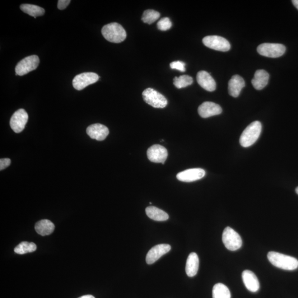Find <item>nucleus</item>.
I'll return each mask as SVG.
<instances>
[{
	"label": "nucleus",
	"instance_id": "f257e3e1",
	"mask_svg": "<svg viewBox=\"0 0 298 298\" xmlns=\"http://www.w3.org/2000/svg\"><path fill=\"white\" fill-rule=\"evenodd\" d=\"M269 261L273 266L287 271H293L298 268V260L292 256L271 251L267 255Z\"/></svg>",
	"mask_w": 298,
	"mask_h": 298
},
{
	"label": "nucleus",
	"instance_id": "f03ea898",
	"mask_svg": "<svg viewBox=\"0 0 298 298\" xmlns=\"http://www.w3.org/2000/svg\"><path fill=\"white\" fill-rule=\"evenodd\" d=\"M102 34L111 43H119L127 38V33L124 28L117 23H111L104 26Z\"/></svg>",
	"mask_w": 298,
	"mask_h": 298
},
{
	"label": "nucleus",
	"instance_id": "7ed1b4c3",
	"mask_svg": "<svg viewBox=\"0 0 298 298\" xmlns=\"http://www.w3.org/2000/svg\"><path fill=\"white\" fill-rule=\"evenodd\" d=\"M261 130L262 124L259 121L251 123L241 134L240 145L244 148L252 146L259 138Z\"/></svg>",
	"mask_w": 298,
	"mask_h": 298
},
{
	"label": "nucleus",
	"instance_id": "20e7f679",
	"mask_svg": "<svg viewBox=\"0 0 298 298\" xmlns=\"http://www.w3.org/2000/svg\"><path fill=\"white\" fill-rule=\"evenodd\" d=\"M222 240L226 248L232 251L239 250L243 245L240 235L230 227H227L224 230Z\"/></svg>",
	"mask_w": 298,
	"mask_h": 298
},
{
	"label": "nucleus",
	"instance_id": "39448f33",
	"mask_svg": "<svg viewBox=\"0 0 298 298\" xmlns=\"http://www.w3.org/2000/svg\"><path fill=\"white\" fill-rule=\"evenodd\" d=\"M143 97L146 103L156 109H164L167 105L165 97L151 88L143 91Z\"/></svg>",
	"mask_w": 298,
	"mask_h": 298
},
{
	"label": "nucleus",
	"instance_id": "423d86ee",
	"mask_svg": "<svg viewBox=\"0 0 298 298\" xmlns=\"http://www.w3.org/2000/svg\"><path fill=\"white\" fill-rule=\"evenodd\" d=\"M39 58L38 56L34 55L29 56L17 64L15 68L16 75L23 76L38 68Z\"/></svg>",
	"mask_w": 298,
	"mask_h": 298
},
{
	"label": "nucleus",
	"instance_id": "0eeeda50",
	"mask_svg": "<svg viewBox=\"0 0 298 298\" xmlns=\"http://www.w3.org/2000/svg\"><path fill=\"white\" fill-rule=\"evenodd\" d=\"M286 46L278 43H263L258 48V53L264 57L268 58H278L285 53Z\"/></svg>",
	"mask_w": 298,
	"mask_h": 298
},
{
	"label": "nucleus",
	"instance_id": "6e6552de",
	"mask_svg": "<svg viewBox=\"0 0 298 298\" xmlns=\"http://www.w3.org/2000/svg\"><path fill=\"white\" fill-rule=\"evenodd\" d=\"M203 43L207 47L221 52H227L230 49L229 41L220 36H207L203 39Z\"/></svg>",
	"mask_w": 298,
	"mask_h": 298
},
{
	"label": "nucleus",
	"instance_id": "1a4fd4ad",
	"mask_svg": "<svg viewBox=\"0 0 298 298\" xmlns=\"http://www.w3.org/2000/svg\"><path fill=\"white\" fill-rule=\"evenodd\" d=\"M99 76L94 73H84L77 74L73 80V85L76 90L80 91L88 85L94 84L99 80Z\"/></svg>",
	"mask_w": 298,
	"mask_h": 298
},
{
	"label": "nucleus",
	"instance_id": "9d476101",
	"mask_svg": "<svg viewBox=\"0 0 298 298\" xmlns=\"http://www.w3.org/2000/svg\"><path fill=\"white\" fill-rule=\"evenodd\" d=\"M28 120L29 115L26 111L23 109L18 110L12 116L10 120L11 128L15 133H21L25 128Z\"/></svg>",
	"mask_w": 298,
	"mask_h": 298
},
{
	"label": "nucleus",
	"instance_id": "9b49d317",
	"mask_svg": "<svg viewBox=\"0 0 298 298\" xmlns=\"http://www.w3.org/2000/svg\"><path fill=\"white\" fill-rule=\"evenodd\" d=\"M147 155L149 160L150 161L162 163L164 165L168 156V152L165 147L156 144L148 149Z\"/></svg>",
	"mask_w": 298,
	"mask_h": 298
},
{
	"label": "nucleus",
	"instance_id": "f8f14e48",
	"mask_svg": "<svg viewBox=\"0 0 298 298\" xmlns=\"http://www.w3.org/2000/svg\"><path fill=\"white\" fill-rule=\"evenodd\" d=\"M206 175V171L202 169L195 168L185 170L177 175L176 178L184 183H192L199 180Z\"/></svg>",
	"mask_w": 298,
	"mask_h": 298
},
{
	"label": "nucleus",
	"instance_id": "ddd939ff",
	"mask_svg": "<svg viewBox=\"0 0 298 298\" xmlns=\"http://www.w3.org/2000/svg\"><path fill=\"white\" fill-rule=\"evenodd\" d=\"M171 249L169 244H159L153 247L147 254L146 261L148 264L155 263L163 255L168 253Z\"/></svg>",
	"mask_w": 298,
	"mask_h": 298
},
{
	"label": "nucleus",
	"instance_id": "4468645a",
	"mask_svg": "<svg viewBox=\"0 0 298 298\" xmlns=\"http://www.w3.org/2000/svg\"><path fill=\"white\" fill-rule=\"evenodd\" d=\"M198 113L201 117L207 118L212 116L221 114L222 112L221 107L214 102H205L200 105L198 110Z\"/></svg>",
	"mask_w": 298,
	"mask_h": 298
},
{
	"label": "nucleus",
	"instance_id": "2eb2a0df",
	"mask_svg": "<svg viewBox=\"0 0 298 298\" xmlns=\"http://www.w3.org/2000/svg\"><path fill=\"white\" fill-rule=\"evenodd\" d=\"M86 132L91 138L98 141H104L110 133L108 128L99 123L90 125L87 128Z\"/></svg>",
	"mask_w": 298,
	"mask_h": 298
},
{
	"label": "nucleus",
	"instance_id": "dca6fc26",
	"mask_svg": "<svg viewBox=\"0 0 298 298\" xmlns=\"http://www.w3.org/2000/svg\"><path fill=\"white\" fill-rule=\"evenodd\" d=\"M197 80L198 84L204 90L209 92L215 91L216 82L211 74L207 72L201 71L198 73Z\"/></svg>",
	"mask_w": 298,
	"mask_h": 298
},
{
	"label": "nucleus",
	"instance_id": "f3484780",
	"mask_svg": "<svg viewBox=\"0 0 298 298\" xmlns=\"http://www.w3.org/2000/svg\"><path fill=\"white\" fill-rule=\"evenodd\" d=\"M242 278L244 285L248 290L251 292H256L259 290L260 283L255 273L249 270H245L242 273Z\"/></svg>",
	"mask_w": 298,
	"mask_h": 298
},
{
	"label": "nucleus",
	"instance_id": "a211bd4d",
	"mask_svg": "<svg viewBox=\"0 0 298 298\" xmlns=\"http://www.w3.org/2000/svg\"><path fill=\"white\" fill-rule=\"evenodd\" d=\"M245 86V83L243 78L236 74L231 77L229 82L228 90L229 94L234 97H238Z\"/></svg>",
	"mask_w": 298,
	"mask_h": 298
},
{
	"label": "nucleus",
	"instance_id": "6ab92c4d",
	"mask_svg": "<svg viewBox=\"0 0 298 298\" xmlns=\"http://www.w3.org/2000/svg\"><path fill=\"white\" fill-rule=\"evenodd\" d=\"M269 74L264 70H258L256 71L252 80V84L255 89L261 90L266 87L268 83Z\"/></svg>",
	"mask_w": 298,
	"mask_h": 298
},
{
	"label": "nucleus",
	"instance_id": "aec40b11",
	"mask_svg": "<svg viewBox=\"0 0 298 298\" xmlns=\"http://www.w3.org/2000/svg\"><path fill=\"white\" fill-rule=\"evenodd\" d=\"M199 258L195 253H190L187 260L186 265V272L189 277L196 275L199 268Z\"/></svg>",
	"mask_w": 298,
	"mask_h": 298
},
{
	"label": "nucleus",
	"instance_id": "412c9836",
	"mask_svg": "<svg viewBox=\"0 0 298 298\" xmlns=\"http://www.w3.org/2000/svg\"><path fill=\"white\" fill-rule=\"evenodd\" d=\"M147 215L151 220L158 222H164L169 220V216L164 211L155 207H148L146 209Z\"/></svg>",
	"mask_w": 298,
	"mask_h": 298
},
{
	"label": "nucleus",
	"instance_id": "4be33fe9",
	"mask_svg": "<svg viewBox=\"0 0 298 298\" xmlns=\"http://www.w3.org/2000/svg\"><path fill=\"white\" fill-rule=\"evenodd\" d=\"M35 229L37 233L41 236L49 235L54 231L55 225L52 222L44 220L36 224Z\"/></svg>",
	"mask_w": 298,
	"mask_h": 298
},
{
	"label": "nucleus",
	"instance_id": "5701e85b",
	"mask_svg": "<svg viewBox=\"0 0 298 298\" xmlns=\"http://www.w3.org/2000/svg\"><path fill=\"white\" fill-rule=\"evenodd\" d=\"M21 10L31 16L37 17L41 16L45 13L44 9L39 6L31 4H22L20 6Z\"/></svg>",
	"mask_w": 298,
	"mask_h": 298
},
{
	"label": "nucleus",
	"instance_id": "b1692460",
	"mask_svg": "<svg viewBox=\"0 0 298 298\" xmlns=\"http://www.w3.org/2000/svg\"><path fill=\"white\" fill-rule=\"evenodd\" d=\"M230 292L225 285L217 283L213 289V298H230Z\"/></svg>",
	"mask_w": 298,
	"mask_h": 298
},
{
	"label": "nucleus",
	"instance_id": "393cba45",
	"mask_svg": "<svg viewBox=\"0 0 298 298\" xmlns=\"http://www.w3.org/2000/svg\"><path fill=\"white\" fill-rule=\"evenodd\" d=\"M37 250V245L34 243L22 242L15 248V252L17 254L23 255L34 252Z\"/></svg>",
	"mask_w": 298,
	"mask_h": 298
},
{
	"label": "nucleus",
	"instance_id": "a878e982",
	"mask_svg": "<svg viewBox=\"0 0 298 298\" xmlns=\"http://www.w3.org/2000/svg\"><path fill=\"white\" fill-rule=\"evenodd\" d=\"M193 82L192 77L188 75H182L174 78V84L179 89L192 85Z\"/></svg>",
	"mask_w": 298,
	"mask_h": 298
},
{
	"label": "nucleus",
	"instance_id": "bb28decb",
	"mask_svg": "<svg viewBox=\"0 0 298 298\" xmlns=\"http://www.w3.org/2000/svg\"><path fill=\"white\" fill-rule=\"evenodd\" d=\"M160 16L159 12L152 10H148L144 12L142 20L143 22L151 25L159 19Z\"/></svg>",
	"mask_w": 298,
	"mask_h": 298
},
{
	"label": "nucleus",
	"instance_id": "cd10ccee",
	"mask_svg": "<svg viewBox=\"0 0 298 298\" xmlns=\"http://www.w3.org/2000/svg\"><path fill=\"white\" fill-rule=\"evenodd\" d=\"M172 22L168 17L162 18L157 24L158 29L162 31L169 30L172 27Z\"/></svg>",
	"mask_w": 298,
	"mask_h": 298
},
{
	"label": "nucleus",
	"instance_id": "c85d7f7f",
	"mask_svg": "<svg viewBox=\"0 0 298 298\" xmlns=\"http://www.w3.org/2000/svg\"><path fill=\"white\" fill-rule=\"evenodd\" d=\"M170 67L172 69L178 70V71L181 72H185L186 71L185 69V63L181 61H175L170 63Z\"/></svg>",
	"mask_w": 298,
	"mask_h": 298
},
{
	"label": "nucleus",
	"instance_id": "c756f323",
	"mask_svg": "<svg viewBox=\"0 0 298 298\" xmlns=\"http://www.w3.org/2000/svg\"><path fill=\"white\" fill-rule=\"evenodd\" d=\"M11 160L8 159V158H4V159H1L0 160V170L5 169L7 167L11 164Z\"/></svg>",
	"mask_w": 298,
	"mask_h": 298
},
{
	"label": "nucleus",
	"instance_id": "7c9ffc66",
	"mask_svg": "<svg viewBox=\"0 0 298 298\" xmlns=\"http://www.w3.org/2000/svg\"><path fill=\"white\" fill-rule=\"evenodd\" d=\"M71 0H59L58 3V8L60 10H64L71 3Z\"/></svg>",
	"mask_w": 298,
	"mask_h": 298
},
{
	"label": "nucleus",
	"instance_id": "2f4dec72",
	"mask_svg": "<svg viewBox=\"0 0 298 298\" xmlns=\"http://www.w3.org/2000/svg\"><path fill=\"white\" fill-rule=\"evenodd\" d=\"M292 2H293V4H294V6L298 10V0H293Z\"/></svg>",
	"mask_w": 298,
	"mask_h": 298
},
{
	"label": "nucleus",
	"instance_id": "473e14b6",
	"mask_svg": "<svg viewBox=\"0 0 298 298\" xmlns=\"http://www.w3.org/2000/svg\"><path fill=\"white\" fill-rule=\"evenodd\" d=\"M78 298H95L94 296H91V295H85V296H82Z\"/></svg>",
	"mask_w": 298,
	"mask_h": 298
},
{
	"label": "nucleus",
	"instance_id": "72a5a7b5",
	"mask_svg": "<svg viewBox=\"0 0 298 298\" xmlns=\"http://www.w3.org/2000/svg\"><path fill=\"white\" fill-rule=\"evenodd\" d=\"M296 192L298 194V187L296 188Z\"/></svg>",
	"mask_w": 298,
	"mask_h": 298
}]
</instances>
